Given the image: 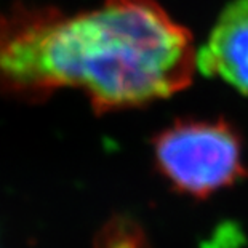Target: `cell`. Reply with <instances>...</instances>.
Segmentation results:
<instances>
[{"label":"cell","mask_w":248,"mask_h":248,"mask_svg":"<svg viewBox=\"0 0 248 248\" xmlns=\"http://www.w3.org/2000/svg\"><path fill=\"white\" fill-rule=\"evenodd\" d=\"M192 37L155 0H104L66 16L15 3L0 13V93L39 103L78 88L98 112L135 108L186 88Z\"/></svg>","instance_id":"obj_1"},{"label":"cell","mask_w":248,"mask_h":248,"mask_svg":"<svg viewBox=\"0 0 248 248\" xmlns=\"http://www.w3.org/2000/svg\"><path fill=\"white\" fill-rule=\"evenodd\" d=\"M197 69L248 94V0H232L197 51Z\"/></svg>","instance_id":"obj_3"},{"label":"cell","mask_w":248,"mask_h":248,"mask_svg":"<svg viewBox=\"0 0 248 248\" xmlns=\"http://www.w3.org/2000/svg\"><path fill=\"white\" fill-rule=\"evenodd\" d=\"M152 146L160 175L189 197L207 199L248 175L242 140L226 120H178Z\"/></svg>","instance_id":"obj_2"},{"label":"cell","mask_w":248,"mask_h":248,"mask_svg":"<svg viewBox=\"0 0 248 248\" xmlns=\"http://www.w3.org/2000/svg\"><path fill=\"white\" fill-rule=\"evenodd\" d=\"M94 248H152L142 226L131 216L110 218L94 237Z\"/></svg>","instance_id":"obj_4"}]
</instances>
